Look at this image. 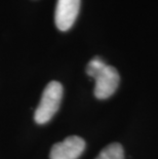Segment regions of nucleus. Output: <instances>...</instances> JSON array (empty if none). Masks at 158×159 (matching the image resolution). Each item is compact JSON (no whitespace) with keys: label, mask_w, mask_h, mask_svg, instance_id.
Here are the masks:
<instances>
[{"label":"nucleus","mask_w":158,"mask_h":159,"mask_svg":"<svg viewBox=\"0 0 158 159\" xmlns=\"http://www.w3.org/2000/svg\"><path fill=\"white\" fill-rule=\"evenodd\" d=\"M85 149V142L78 136H70L52 146L49 159H77Z\"/></svg>","instance_id":"obj_3"},{"label":"nucleus","mask_w":158,"mask_h":159,"mask_svg":"<svg viewBox=\"0 0 158 159\" xmlns=\"http://www.w3.org/2000/svg\"><path fill=\"white\" fill-rule=\"evenodd\" d=\"M80 8V0H58L55 13L56 25L61 31H67L75 23Z\"/></svg>","instance_id":"obj_4"},{"label":"nucleus","mask_w":158,"mask_h":159,"mask_svg":"<svg viewBox=\"0 0 158 159\" xmlns=\"http://www.w3.org/2000/svg\"><path fill=\"white\" fill-rule=\"evenodd\" d=\"M63 98V85L58 81H52L45 86L41 100L34 114L35 122L44 124L58 112Z\"/></svg>","instance_id":"obj_2"},{"label":"nucleus","mask_w":158,"mask_h":159,"mask_svg":"<svg viewBox=\"0 0 158 159\" xmlns=\"http://www.w3.org/2000/svg\"><path fill=\"white\" fill-rule=\"evenodd\" d=\"M86 74L96 80L95 96L99 100L110 98L118 89L120 82L119 73L114 67L107 65L102 57H95L86 66Z\"/></svg>","instance_id":"obj_1"},{"label":"nucleus","mask_w":158,"mask_h":159,"mask_svg":"<svg viewBox=\"0 0 158 159\" xmlns=\"http://www.w3.org/2000/svg\"><path fill=\"white\" fill-rule=\"evenodd\" d=\"M96 159H124V151L119 143H112L105 147Z\"/></svg>","instance_id":"obj_5"}]
</instances>
